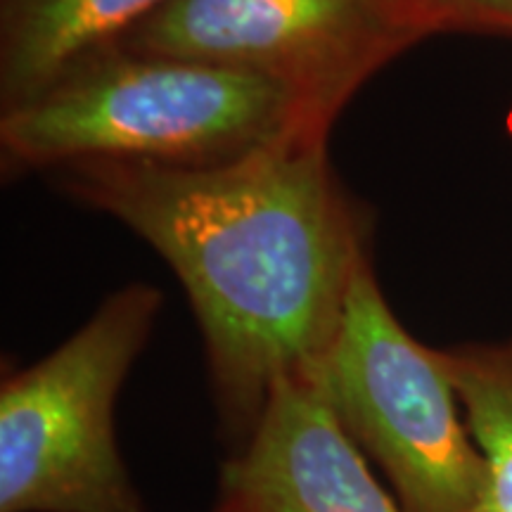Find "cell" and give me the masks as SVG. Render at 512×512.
<instances>
[{
	"instance_id": "1",
	"label": "cell",
	"mask_w": 512,
	"mask_h": 512,
	"mask_svg": "<svg viewBox=\"0 0 512 512\" xmlns=\"http://www.w3.org/2000/svg\"><path fill=\"white\" fill-rule=\"evenodd\" d=\"M311 126L209 166L91 159L53 183L164 256L202 330L230 453L247 444L278 382L328 354L366 240Z\"/></svg>"
},
{
	"instance_id": "2",
	"label": "cell",
	"mask_w": 512,
	"mask_h": 512,
	"mask_svg": "<svg viewBox=\"0 0 512 512\" xmlns=\"http://www.w3.org/2000/svg\"><path fill=\"white\" fill-rule=\"evenodd\" d=\"M311 126H332L268 76L105 48L0 117L5 174L91 159L209 166Z\"/></svg>"
},
{
	"instance_id": "3",
	"label": "cell",
	"mask_w": 512,
	"mask_h": 512,
	"mask_svg": "<svg viewBox=\"0 0 512 512\" xmlns=\"http://www.w3.org/2000/svg\"><path fill=\"white\" fill-rule=\"evenodd\" d=\"M133 283L67 342L0 387V512H145L114 434V403L162 309Z\"/></svg>"
},
{
	"instance_id": "4",
	"label": "cell",
	"mask_w": 512,
	"mask_h": 512,
	"mask_svg": "<svg viewBox=\"0 0 512 512\" xmlns=\"http://www.w3.org/2000/svg\"><path fill=\"white\" fill-rule=\"evenodd\" d=\"M309 377L406 512H489V472L456 387L358 261L328 354Z\"/></svg>"
},
{
	"instance_id": "5",
	"label": "cell",
	"mask_w": 512,
	"mask_h": 512,
	"mask_svg": "<svg viewBox=\"0 0 512 512\" xmlns=\"http://www.w3.org/2000/svg\"><path fill=\"white\" fill-rule=\"evenodd\" d=\"M420 34L389 0H166L110 48L268 76L335 121Z\"/></svg>"
},
{
	"instance_id": "6",
	"label": "cell",
	"mask_w": 512,
	"mask_h": 512,
	"mask_svg": "<svg viewBox=\"0 0 512 512\" xmlns=\"http://www.w3.org/2000/svg\"><path fill=\"white\" fill-rule=\"evenodd\" d=\"M368 463L316 382L287 377L223 460L211 512H406Z\"/></svg>"
},
{
	"instance_id": "7",
	"label": "cell",
	"mask_w": 512,
	"mask_h": 512,
	"mask_svg": "<svg viewBox=\"0 0 512 512\" xmlns=\"http://www.w3.org/2000/svg\"><path fill=\"white\" fill-rule=\"evenodd\" d=\"M166 0H0V107L12 110L114 46Z\"/></svg>"
},
{
	"instance_id": "8",
	"label": "cell",
	"mask_w": 512,
	"mask_h": 512,
	"mask_svg": "<svg viewBox=\"0 0 512 512\" xmlns=\"http://www.w3.org/2000/svg\"><path fill=\"white\" fill-rule=\"evenodd\" d=\"M489 472V512H512V339L434 349Z\"/></svg>"
},
{
	"instance_id": "9",
	"label": "cell",
	"mask_w": 512,
	"mask_h": 512,
	"mask_svg": "<svg viewBox=\"0 0 512 512\" xmlns=\"http://www.w3.org/2000/svg\"><path fill=\"white\" fill-rule=\"evenodd\" d=\"M425 38L439 31L512 36V0H389Z\"/></svg>"
}]
</instances>
